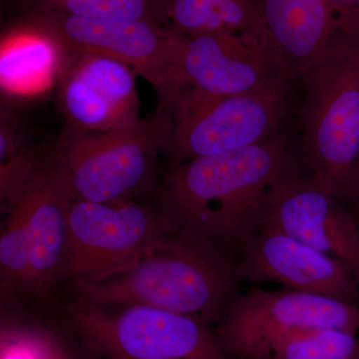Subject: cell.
<instances>
[{"label":"cell","mask_w":359,"mask_h":359,"mask_svg":"<svg viewBox=\"0 0 359 359\" xmlns=\"http://www.w3.org/2000/svg\"><path fill=\"white\" fill-rule=\"evenodd\" d=\"M171 129V105L131 128L92 132L65 124L47 145V180L71 201L125 203L157 190L158 159Z\"/></svg>","instance_id":"obj_4"},{"label":"cell","mask_w":359,"mask_h":359,"mask_svg":"<svg viewBox=\"0 0 359 359\" xmlns=\"http://www.w3.org/2000/svg\"><path fill=\"white\" fill-rule=\"evenodd\" d=\"M136 73L115 59L66 50L58 75L65 124L92 132L131 128L142 121Z\"/></svg>","instance_id":"obj_12"},{"label":"cell","mask_w":359,"mask_h":359,"mask_svg":"<svg viewBox=\"0 0 359 359\" xmlns=\"http://www.w3.org/2000/svg\"><path fill=\"white\" fill-rule=\"evenodd\" d=\"M285 233L341 262L359 276V233L355 215L309 171L276 189L259 228Z\"/></svg>","instance_id":"obj_11"},{"label":"cell","mask_w":359,"mask_h":359,"mask_svg":"<svg viewBox=\"0 0 359 359\" xmlns=\"http://www.w3.org/2000/svg\"><path fill=\"white\" fill-rule=\"evenodd\" d=\"M40 4L83 18L169 25L168 0H43Z\"/></svg>","instance_id":"obj_19"},{"label":"cell","mask_w":359,"mask_h":359,"mask_svg":"<svg viewBox=\"0 0 359 359\" xmlns=\"http://www.w3.org/2000/svg\"><path fill=\"white\" fill-rule=\"evenodd\" d=\"M233 264L241 282L278 283L359 306V276L353 269L285 233L257 229L241 245Z\"/></svg>","instance_id":"obj_13"},{"label":"cell","mask_w":359,"mask_h":359,"mask_svg":"<svg viewBox=\"0 0 359 359\" xmlns=\"http://www.w3.org/2000/svg\"><path fill=\"white\" fill-rule=\"evenodd\" d=\"M339 21L359 18V0H325Z\"/></svg>","instance_id":"obj_23"},{"label":"cell","mask_w":359,"mask_h":359,"mask_svg":"<svg viewBox=\"0 0 359 359\" xmlns=\"http://www.w3.org/2000/svg\"><path fill=\"white\" fill-rule=\"evenodd\" d=\"M69 261L66 280L101 282L132 268L172 231L156 205L72 201L68 211Z\"/></svg>","instance_id":"obj_9"},{"label":"cell","mask_w":359,"mask_h":359,"mask_svg":"<svg viewBox=\"0 0 359 359\" xmlns=\"http://www.w3.org/2000/svg\"><path fill=\"white\" fill-rule=\"evenodd\" d=\"M309 171L301 147L285 134L256 145L186 161L157 188V204L172 230L197 236L233 262L259 228L278 186Z\"/></svg>","instance_id":"obj_1"},{"label":"cell","mask_w":359,"mask_h":359,"mask_svg":"<svg viewBox=\"0 0 359 359\" xmlns=\"http://www.w3.org/2000/svg\"><path fill=\"white\" fill-rule=\"evenodd\" d=\"M66 49L39 26L28 25L14 30L2 41L0 78L9 93L41 91L59 75Z\"/></svg>","instance_id":"obj_16"},{"label":"cell","mask_w":359,"mask_h":359,"mask_svg":"<svg viewBox=\"0 0 359 359\" xmlns=\"http://www.w3.org/2000/svg\"><path fill=\"white\" fill-rule=\"evenodd\" d=\"M266 359H276L275 358H273V356H269L268 358H266Z\"/></svg>","instance_id":"obj_26"},{"label":"cell","mask_w":359,"mask_h":359,"mask_svg":"<svg viewBox=\"0 0 359 359\" xmlns=\"http://www.w3.org/2000/svg\"><path fill=\"white\" fill-rule=\"evenodd\" d=\"M271 44L292 79H301L337 32L325 0H257Z\"/></svg>","instance_id":"obj_15"},{"label":"cell","mask_w":359,"mask_h":359,"mask_svg":"<svg viewBox=\"0 0 359 359\" xmlns=\"http://www.w3.org/2000/svg\"><path fill=\"white\" fill-rule=\"evenodd\" d=\"M71 202L46 180L7 210L27 262L25 292L36 299H46L59 283L66 280Z\"/></svg>","instance_id":"obj_14"},{"label":"cell","mask_w":359,"mask_h":359,"mask_svg":"<svg viewBox=\"0 0 359 359\" xmlns=\"http://www.w3.org/2000/svg\"><path fill=\"white\" fill-rule=\"evenodd\" d=\"M294 82L228 97L182 87L170 100L171 129L165 154L175 167L195 158L256 145L282 133L292 107Z\"/></svg>","instance_id":"obj_6"},{"label":"cell","mask_w":359,"mask_h":359,"mask_svg":"<svg viewBox=\"0 0 359 359\" xmlns=\"http://www.w3.org/2000/svg\"><path fill=\"white\" fill-rule=\"evenodd\" d=\"M0 359H40L36 325H2Z\"/></svg>","instance_id":"obj_20"},{"label":"cell","mask_w":359,"mask_h":359,"mask_svg":"<svg viewBox=\"0 0 359 359\" xmlns=\"http://www.w3.org/2000/svg\"><path fill=\"white\" fill-rule=\"evenodd\" d=\"M240 283L224 252L192 233L172 231L124 273L72 287L77 297L99 306H151L215 327Z\"/></svg>","instance_id":"obj_2"},{"label":"cell","mask_w":359,"mask_h":359,"mask_svg":"<svg viewBox=\"0 0 359 359\" xmlns=\"http://www.w3.org/2000/svg\"><path fill=\"white\" fill-rule=\"evenodd\" d=\"M276 359H359L358 334L337 328H311L290 335L273 349Z\"/></svg>","instance_id":"obj_18"},{"label":"cell","mask_w":359,"mask_h":359,"mask_svg":"<svg viewBox=\"0 0 359 359\" xmlns=\"http://www.w3.org/2000/svg\"><path fill=\"white\" fill-rule=\"evenodd\" d=\"M358 202H359V199H358Z\"/></svg>","instance_id":"obj_27"},{"label":"cell","mask_w":359,"mask_h":359,"mask_svg":"<svg viewBox=\"0 0 359 359\" xmlns=\"http://www.w3.org/2000/svg\"><path fill=\"white\" fill-rule=\"evenodd\" d=\"M301 148L309 173L344 204L359 199V20L339 23L301 78Z\"/></svg>","instance_id":"obj_3"},{"label":"cell","mask_w":359,"mask_h":359,"mask_svg":"<svg viewBox=\"0 0 359 359\" xmlns=\"http://www.w3.org/2000/svg\"><path fill=\"white\" fill-rule=\"evenodd\" d=\"M66 320L80 344L101 359H231L214 328L151 306H103L77 297Z\"/></svg>","instance_id":"obj_5"},{"label":"cell","mask_w":359,"mask_h":359,"mask_svg":"<svg viewBox=\"0 0 359 359\" xmlns=\"http://www.w3.org/2000/svg\"><path fill=\"white\" fill-rule=\"evenodd\" d=\"M356 205H358V214H354V215H355L356 223H358V233H359V202L358 203V204H356Z\"/></svg>","instance_id":"obj_25"},{"label":"cell","mask_w":359,"mask_h":359,"mask_svg":"<svg viewBox=\"0 0 359 359\" xmlns=\"http://www.w3.org/2000/svg\"><path fill=\"white\" fill-rule=\"evenodd\" d=\"M86 349L87 354L86 355H81V354H78V359H101L99 358L98 356H96L95 354H93L92 353H90L88 349Z\"/></svg>","instance_id":"obj_24"},{"label":"cell","mask_w":359,"mask_h":359,"mask_svg":"<svg viewBox=\"0 0 359 359\" xmlns=\"http://www.w3.org/2000/svg\"><path fill=\"white\" fill-rule=\"evenodd\" d=\"M39 330L40 359H78L76 351L69 346L60 335L47 328L37 327Z\"/></svg>","instance_id":"obj_22"},{"label":"cell","mask_w":359,"mask_h":359,"mask_svg":"<svg viewBox=\"0 0 359 359\" xmlns=\"http://www.w3.org/2000/svg\"><path fill=\"white\" fill-rule=\"evenodd\" d=\"M359 332V306L290 289L238 292L214 328L231 359H266L290 335L311 328Z\"/></svg>","instance_id":"obj_7"},{"label":"cell","mask_w":359,"mask_h":359,"mask_svg":"<svg viewBox=\"0 0 359 359\" xmlns=\"http://www.w3.org/2000/svg\"><path fill=\"white\" fill-rule=\"evenodd\" d=\"M168 21L181 34L233 33L273 48L257 0H168Z\"/></svg>","instance_id":"obj_17"},{"label":"cell","mask_w":359,"mask_h":359,"mask_svg":"<svg viewBox=\"0 0 359 359\" xmlns=\"http://www.w3.org/2000/svg\"><path fill=\"white\" fill-rule=\"evenodd\" d=\"M25 126L6 101L2 100L0 112V162L32 148Z\"/></svg>","instance_id":"obj_21"},{"label":"cell","mask_w":359,"mask_h":359,"mask_svg":"<svg viewBox=\"0 0 359 359\" xmlns=\"http://www.w3.org/2000/svg\"><path fill=\"white\" fill-rule=\"evenodd\" d=\"M182 35L183 86L228 97L266 91L294 80L275 49L263 42L229 32Z\"/></svg>","instance_id":"obj_10"},{"label":"cell","mask_w":359,"mask_h":359,"mask_svg":"<svg viewBox=\"0 0 359 359\" xmlns=\"http://www.w3.org/2000/svg\"><path fill=\"white\" fill-rule=\"evenodd\" d=\"M29 23L52 35L67 51L98 54L128 65L172 98L183 87L179 73L182 34L171 26L143 21L71 15L39 4Z\"/></svg>","instance_id":"obj_8"}]
</instances>
